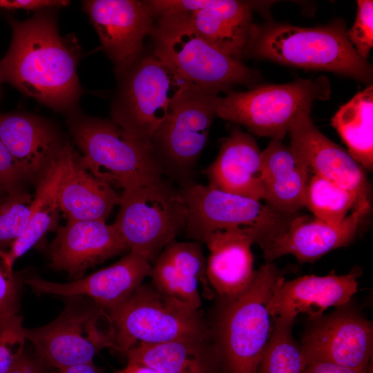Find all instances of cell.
<instances>
[{
	"mask_svg": "<svg viewBox=\"0 0 373 373\" xmlns=\"http://www.w3.org/2000/svg\"><path fill=\"white\" fill-rule=\"evenodd\" d=\"M309 320L300 343L307 365L325 362L358 370L372 365V323L350 302Z\"/></svg>",
	"mask_w": 373,
	"mask_h": 373,
	"instance_id": "cell-13",
	"label": "cell"
},
{
	"mask_svg": "<svg viewBox=\"0 0 373 373\" xmlns=\"http://www.w3.org/2000/svg\"><path fill=\"white\" fill-rule=\"evenodd\" d=\"M180 191L186 209V237L199 242L217 231L251 229L259 233L260 245L282 231L295 215L280 213L260 200L209 184L191 182Z\"/></svg>",
	"mask_w": 373,
	"mask_h": 373,
	"instance_id": "cell-12",
	"label": "cell"
},
{
	"mask_svg": "<svg viewBox=\"0 0 373 373\" xmlns=\"http://www.w3.org/2000/svg\"><path fill=\"white\" fill-rule=\"evenodd\" d=\"M212 0H146L145 1L155 19L169 15L192 13L204 8Z\"/></svg>",
	"mask_w": 373,
	"mask_h": 373,
	"instance_id": "cell-36",
	"label": "cell"
},
{
	"mask_svg": "<svg viewBox=\"0 0 373 373\" xmlns=\"http://www.w3.org/2000/svg\"><path fill=\"white\" fill-rule=\"evenodd\" d=\"M189 14L156 19L150 35L153 54L180 79L213 94L256 84L259 73L206 40L190 23Z\"/></svg>",
	"mask_w": 373,
	"mask_h": 373,
	"instance_id": "cell-4",
	"label": "cell"
},
{
	"mask_svg": "<svg viewBox=\"0 0 373 373\" xmlns=\"http://www.w3.org/2000/svg\"><path fill=\"white\" fill-rule=\"evenodd\" d=\"M348 153L367 170L373 169V86L368 85L341 106L331 119Z\"/></svg>",
	"mask_w": 373,
	"mask_h": 373,
	"instance_id": "cell-29",
	"label": "cell"
},
{
	"mask_svg": "<svg viewBox=\"0 0 373 373\" xmlns=\"http://www.w3.org/2000/svg\"><path fill=\"white\" fill-rule=\"evenodd\" d=\"M209 185L231 193L264 200L262 151L250 133L234 127L206 169Z\"/></svg>",
	"mask_w": 373,
	"mask_h": 373,
	"instance_id": "cell-21",
	"label": "cell"
},
{
	"mask_svg": "<svg viewBox=\"0 0 373 373\" xmlns=\"http://www.w3.org/2000/svg\"><path fill=\"white\" fill-rule=\"evenodd\" d=\"M125 355L128 362L144 364L159 373H220L209 337L184 338L160 344L139 343Z\"/></svg>",
	"mask_w": 373,
	"mask_h": 373,
	"instance_id": "cell-26",
	"label": "cell"
},
{
	"mask_svg": "<svg viewBox=\"0 0 373 373\" xmlns=\"http://www.w3.org/2000/svg\"><path fill=\"white\" fill-rule=\"evenodd\" d=\"M0 139L26 181L37 184L66 142L50 122L24 113L0 114Z\"/></svg>",
	"mask_w": 373,
	"mask_h": 373,
	"instance_id": "cell-20",
	"label": "cell"
},
{
	"mask_svg": "<svg viewBox=\"0 0 373 373\" xmlns=\"http://www.w3.org/2000/svg\"><path fill=\"white\" fill-rule=\"evenodd\" d=\"M366 215L355 209L339 224L295 214L286 227L259 246L266 262L291 254L300 262H313L328 252L352 242Z\"/></svg>",
	"mask_w": 373,
	"mask_h": 373,
	"instance_id": "cell-17",
	"label": "cell"
},
{
	"mask_svg": "<svg viewBox=\"0 0 373 373\" xmlns=\"http://www.w3.org/2000/svg\"><path fill=\"white\" fill-rule=\"evenodd\" d=\"M349 41L356 52L364 59L369 57L373 47V1L372 0L357 1V11L355 21L347 30Z\"/></svg>",
	"mask_w": 373,
	"mask_h": 373,
	"instance_id": "cell-34",
	"label": "cell"
},
{
	"mask_svg": "<svg viewBox=\"0 0 373 373\" xmlns=\"http://www.w3.org/2000/svg\"><path fill=\"white\" fill-rule=\"evenodd\" d=\"M2 197H3V196H0V198H2Z\"/></svg>",
	"mask_w": 373,
	"mask_h": 373,
	"instance_id": "cell-44",
	"label": "cell"
},
{
	"mask_svg": "<svg viewBox=\"0 0 373 373\" xmlns=\"http://www.w3.org/2000/svg\"><path fill=\"white\" fill-rule=\"evenodd\" d=\"M157 262L163 280L180 301L194 309H200L199 284L203 286L207 298L215 297L207 278V262L201 242L173 240L160 254Z\"/></svg>",
	"mask_w": 373,
	"mask_h": 373,
	"instance_id": "cell-28",
	"label": "cell"
},
{
	"mask_svg": "<svg viewBox=\"0 0 373 373\" xmlns=\"http://www.w3.org/2000/svg\"><path fill=\"white\" fill-rule=\"evenodd\" d=\"M34 196L23 188L0 198V251H7L25 231Z\"/></svg>",
	"mask_w": 373,
	"mask_h": 373,
	"instance_id": "cell-32",
	"label": "cell"
},
{
	"mask_svg": "<svg viewBox=\"0 0 373 373\" xmlns=\"http://www.w3.org/2000/svg\"><path fill=\"white\" fill-rule=\"evenodd\" d=\"M26 180L0 139V196L23 187Z\"/></svg>",
	"mask_w": 373,
	"mask_h": 373,
	"instance_id": "cell-37",
	"label": "cell"
},
{
	"mask_svg": "<svg viewBox=\"0 0 373 373\" xmlns=\"http://www.w3.org/2000/svg\"><path fill=\"white\" fill-rule=\"evenodd\" d=\"M282 276L275 264L266 262L240 293L215 296L207 318L220 373H256L273 327L267 303Z\"/></svg>",
	"mask_w": 373,
	"mask_h": 373,
	"instance_id": "cell-2",
	"label": "cell"
},
{
	"mask_svg": "<svg viewBox=\"0 0 373 373\" xmlns=\"http://www.w3.org/2000/svg\"><path fill=\"white\" fill-rule=\"evenodd\" d=\"M73 151V146L67 141L57 160L37 183L25 231L9 249L0 251V258L9 270L13 271L15 260L33 247L47 232L57 229L60 211L57 189Z\"/></svg>",
	"mask_w": 373,
	"mask_h": 373,
	"instance_id": "cell-27",
	"label": "cell"
},
{
	"mask_svg": "<svg viewBox=\"0 0 373 373\" xmlns=\"http://www.w3.org/2000/svg\"><path fill=\"white\" fill-rule=\"evenodd\" d=\"M114 330L113 350L126 354L139 343L209 337L207 317L200 309L166 296L143 283L128 298L106 310Z\"/></svg>",
	"mask_w": 373,
	"mask_h": 373,
	"instance_id": "cell-6",
	"label": "cell"
},
{
	"mask_svg": "<svg viewBox=\"0 0 373 373\" xmlns=\"http://www.w3.org/2000/svg\"><path fill=\"white\" fill-rule=\"evenodd\" d=\"M0 84H1V82H0ZM0 96H1V92H0Z\"/></svg>",
	"mask_w": 373,
	"mask_h": 373,
	"instance_id": "cell-43",
	"label": "cell"
},
{
	"mask_svg": "<svg viewBox=\"0 0 373 373\" xmlns=\"http://www.w3.org/2000/svg\"><path fill=\"white\" fill-rule=\"evenodd\" d=\"M68 128L82 153L79 164L94 176L123 190L162 179L161 165L150 144L114 123L74 113Z\"/></svg>",
	"mask_w": 373,
	"mask_h": 373,
	"instance_id": "cell-5",
	"label": "cell"
},
{
	"mask_svg": "<svg viewBox=\"0 0 373 373\" xmlns=\"http://www.w3.org/2000/svg\"><path fill=\"white\" fill-rule=\"evenodd\" d=\"M66 298L64 309L55 320L23 329L36 356L49 368L93 362L102 350L114 347V330L107 311L90 298Z\"/></svg>",
	"mask_w": 373,
	"mask_h": 373,
	"instance_id": "cell-11",
	"label": "cell"
},
{
	"mask_svg": "<svg viewBox=\"0 0 373 373\" xmlns=\"http://www.w3.org/2000/svg\"><path fill=\"white\" fill-rule=\"evenodd\" d=\"M261 2L212 0L201 10L189 14L193 28L206 40L226 55L245 58L254 24L253 12Z\"/></svg>",
	"mask_w": 373,
	"mask_h": 373,
	"instance_id": "cell-23",
	"label": "cell"
},
{
	"mask_svg": "<svg viewBox=\"0 0 373 373\" xmlns=\"http://www.w3.org/2000/svg\"><path fill=\"white\" fill-rule=\"evenodd\" d=\"M52 9L23 21L11 20L12 42L0 61V82L70 115L82 94L77 74L80 46L75 36L59 34Z\"/></svg>",
	"mask_w": 373,
	"mask_h": 373,
	"instance_id": "cell-1",
	"label": "cell"
},
{
	"mask_svg": "<svg viewBox=\"0 0 373 373\" xmlns=\"http://www.w3.org/2000/svg\"><path fill=\"white\" fill-rule=\"evenodd\" d=\"M88 14L108 59L120 68L144 51V41L150 36L156 19L145 1L87 0Z\"/></svg>",
	"mask_w": 373,
	"mask_h": 373,
	"instance_id": "cell-15",
	"label": "cell"
},
{
	"mask_svg": "<svg viewBox=\"0 0 373 373\" xmlns=\"http://www.w3.org/2000/svg\"><path fill=\"white\" fill-rule=\"evenodd\" d=\"M36 356L26 354L6 373H52Z\"/></svg>",
	"mask_w": 373,
	"mask_h": 373,
	"instance_id": "cell-39",
	"label": "cell"
},
{
	"mask_svg": "<svg viewBox=\"0 0 373 373\" xmlns=\"http://www.w3.org/2000/svg\"><path fill=\"white\" fill-rule=\"evenodd\" d=\"M151 269L147 260L129 252L114 264L70 283L50 282L36 276L23 282L37 294L85 296L107 310L132 295L149 276Z\"/></svg>",
	"mask_w": 373,
	"mask_h": 373,
	"instance_id": "cell-18",
	"label": "cell"
},
{
	"mask_svg": "<svg viewBox=\"0 0 373 373\" xmlns=\"http://www.w3.org/2000/svg\"><path fill=\"white\" fill-rule=\"evenodd\" d=\"M293 323L273 318L272 330L256 373H304L307 363L300 343L293 336Z\"/></svg>",
	"mask_w": 373,
	"mask_h": 373,
	"instance_id": "cell-30",
	"label": "cell"
},
{
	"mask_svg": "<svg viewBox=\"0 0 373 373\" xmlns=\"http://www.w3.org/2000/svg\"><path fill=\"white\" fill-rule=\"evenodd\" d=\"M113 224L127 245L151 265L184 231L186 209L180 189L163 178L123 190Z\"/></svg>",
	"mask_w": 373,
	"mask_h": 373,
	"instance_id": "cell-10",
	"label": "cell"
},
{
	"mask_svg": "<svg viewBox=\"0 0 373 373\" xmlns=\"http://www.w3.org/2000/svg\"><path fill=\"white\" fill-rule=\"evenodd\" d=\"M259 233L251 229L215 231L207 236L209 255L206 274L215 296H232L242 291L251 283L255 271L251 245Z\"/></svg>",
	"mask_w": 373,
	"mask_h": 373,
	"instance_id": "cell-22",
	"label": "cell"
},
{
	"mask_svg": "<svg viewBox=\"0 0 373 373\" xmlns=\"http://www.w3.org/2000/svg\"><path fill=\"white\" fill-rule=\"evenodd\" d=\"M114 373H159L154 369L144 364L137 363H127L125 367Z\"/></svg>",
	"mask_w": 373,
	"mask_h": 373,
	"instance_id": "cell-42",
	"label": "cell"
},
{
	"mask_svg": "<svg viewBox=\"0 0 373 373\" xmlns=\"http://www.w3.org/2000/svg\"><path fill=\"white\" fill-rule=\"evenodd\" d=\"M52 373H104V371L90 362L57 370Z\"/></svg>",
	"mask_w": 373,
	"mask_h": 373,
	"instance_id": "cell-41",
	"label": "cell"
},
{
	"mask_svg": "<svg viewBox=\"0 0 373 373\" xmlns=\"http://www.w3.org/2000/svg\"><path fill=\"white\" fill-rule=\"evenodd\" d=\"M66 0H0V9L42 10L68 6Z\"/></svg>",
	"mask_w": 373,
	"mask_h": 373,
	"instance_id": "cell-38",
	"label": "cell"
},
{
	"mask_svg": "<svg viewBox=\"0 0 373 373\" xmlns=\"http://www.w3.org/2000/svg\"><path fill=\"white\" fill-rule=\"evenodd\" d=\"M115 72L117 84L111 105V120L135 138L150 144L175 97L187 82L153 52L144 51Z\"/></svg>",
	"mask_w": 373,
	"mask_h": 373,
	"instance_id": "cell-7",
	"label": "cell"
},
{
	"mask_svg": "<svg viewBox=\"0 0 373 373\" xmlns=\"http://www.w3.org/2000/svg\"><path fill=\"white\" fill-rule=\"evenodd\" d=\"M359 269L348 274L325 276H303L277 280L267 303V309L274 318L294 321L303 313L309 318L323 314L329 307H338L351 302L358 289Z\"/></svg>",
	"mask_w": 373,
	"mask_h": 373,
	"instance_id": "cell-16",
	"label": "cell"
},
{
	"mask_svg": "<svg viewBox=\"0 0 373 373\" xmlns=\"http://www.w3.org/2000/svg\"><path fill=\"white\" fill-rule=\"evenodd\" d=\"M245 57L333 72L368 85L372 82V66L354 48L342 19H334L326 26L314 28L273 21L254 23Z\"/></svg>",
	"mask_w": 373,
	"mask_h": 373,
	"instance_id": "cell-3",
	"label": "cell"
},
{
	"mask_svg": "<svg viewBox=\"0 0 373 373\" xmlns=\"http://www.w3.org/2000/svg\"><path fill=\"white\" fill-rule=\"evenodd\" d=\"M330 95L331 84L324 75L259 85L246 91L231 90L220 97L217 115L256 135L283 141L300 111L311 110L315 101L327 100Z\"/></svg>",
	"mask_w": 373,
	"mask_h": 373,
	"instance_id": "cell-8",
	"label": "cell"
},
{
	"mask_svg": "<svg viewBox=\"0 0 373 373\" xmlns=\"http://www.w3.org/2000/svg\"><path fill=\"white\" fill-rule=\"evenodd\" d=\"M129 251L113 224L106 221H67L57 229L50 245V265L66 271L77 280L86 271L105 260Z\"/></svg>",
	"mask_w": 373,
	"mask_h": 373,
	"instance_id": "cell-19",
	"label": "cell"
},
{
	"mask_svg": "<svg viewBox=\"0 0 373 373\" xmlns=\"http://www.w3.org/2000/svg\"><path fill=\"white\" fill-rule=\"evenodd\" d=\"M20 292V278L0 258V321L18 314Z\"/></svg>",
	"mask_w": 373,
	"mask_h": 373,
	"instance_id": "cell-35",
	"label": "cell"
},
{
	"mask_svg": "<svg viewBox=\"0 0 373 373\" xmlns=\"http://www.w3.org/2000/svg\"><path fill=\"white\" fill-rule=\"evenodd\" d=\"M304 207L314 218L336 225L343 222L350 209H356V200L336 183L314 174L306 188Z\"/></svg>",
	"mask_w": 373,
	"mask_h": 373,
	"instance_id": "cell-31",
	"label": "cell"
},
{
	"mask_svg": "<svg viewBox=\"0 0 373 373\" xmlns=\"http://www.w3.org/2000/svg\"><path fill=\"white\" fill-rule=\"evenodd\" d=\"M22 321L19 314L0 321V373L8 372L25 353Z\"/></svg>",
	"mask_w": 373,
	"mask_h": 373,
	"instance_id": "cell-33",
	"label": "cell"
},
{
	"mask_svg": "<svg viewBox=\"0 0 373 373\" xmlns=\"http://www.w3.org/2000/svg\"><path fill=\"white\" fill-rule=\"evenodd\" d=\"M304 373H373V370L372 365L367 370H358L329 363L314 362L307 365Z\"/></svg>",
	"mask_w": 373,
	"mask_h": 373,
	"instance_id": "cell-40",
	"label": "cell"
},
{
	"mask_svg": "<svg viewBox=\"0 0 373 373\" xmlns=\"http://www.w3.org/2000/svg\"><path fill=\"white\" fill-rule=\"evenodd\" d=\"M220 97L186 83L175 97L170 112L152 136L150 144L163 175L181 187L191 182L208 139Z\"/></svg>",
	"mask_w": 373,
	"mask_h": 373,
	"instance_id": "cell-9",
	"label": "cell"
},
{
	"mask_svg": "<svg viewBox=\"0 0 373 373\" xmlns=\"http://www.w3.org/2000/svg\"><path fill=\"white\" fill-rule=\"evenodd\" d=\"M266 204L285 215L304 207L309 171L289 146L271 140L262 151Z\"/></svg>",
	"mask_w": 373,
	"mask_h": 373,
	"instance_id": "cell-24",
	"label": "cell"
},
{
	"mask_svg": "<svg viewBox=\"0 0 373 373\" xmlns=\"http://www.w3.org/2000/svg\"><path fill=\"white\" fill-rule=\"evenodd\" d=\"M310 111L303 110L294 119L289 146L309 171L351 193L356 200V209L367 215L371 209L370 186L362 166L318 129Z\"/></svg>",
	"mask_w": 373,
	"mask_h": 373,
	"instance_id": "cell-14",
	"label": "cell"
},
{
	"mask_svg": "<svg viewBox=\"0 0 373 373\" xmlns=\"http://www.w3.org/2000/svg\"><path fill=\"white\" fill-rule=\"evenodd\" d=\"M119 200L112 186L79 164L73 151L57 189L59 208L67 221H106Z\"/></svg>",
	"mask_w": 373,
	"mask_h": 373,
	"instance_id": "cell-25",
	"label": "cell"
}]
</instances>
